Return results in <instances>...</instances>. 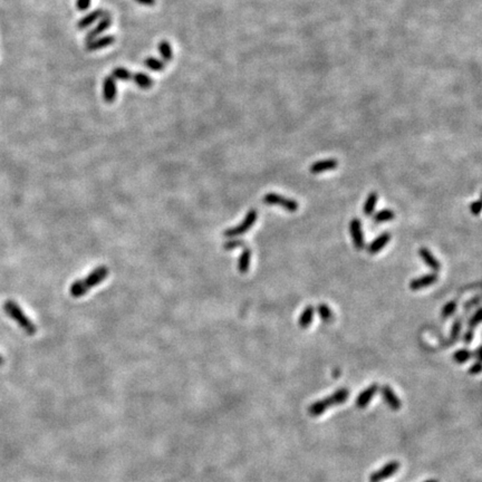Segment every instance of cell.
Here are the masks:
<instances>
[{
  "label": "cell",
  "instance_id": "1",
  "mask_svg": "<svg viewBox=\"0 0 482 482\" xmlns=\"http://www.w3.org/2000/svg\"><path fill=\"white\" fill-rule=\"evenodd\" d=\"M349 396V391L346 389L337 390L333 395H330L324 400H319L314 404H311L308 408V413L311 416H318L322 415L323 413L326 412L327 409L331 406L343 404Z\"/></svg>",
  "mask_w": 482,
  "mask_h": 482
},
{
  "label": "cell",
  "instance_id": "2",
  "mask_svg": "<svg viewBox=\"0 0 482 482\" xmlns=\"http://www.w3.org/2000/svg\"><path fill=\"white\" fill-rule=\"evenodd\" d=\"M4 309L6 311V314L10 316L18 325H19L25 333L28 335L36 334L37 327L35 326L34 323L24 314L23 309L15 302H12V300H7V302H6L4 305Z\"/></svg>",
  "mask_w": 482,
  "mask_h": 482
},
{
  "label": "cell",
  "instance_id": "3",
  "mask_svg": "<svg viewBox=\"0 0 482 482\" xmlns=\"http://www.w3.org/2000/svg\"><path fill=\"white\" fill-rule=\"evenodd\" d=\"M266 204H271V205H279L281 208L286 209L289 212H296L298 210V202L295 201V200L285 198L280 195H277V193H267L265 195L264 199H262Z\"/></svg>",
  "mask_w": 482,
  "mask_h": 482
},
{
  "label": "cell",
  "instance_id": "4",
  "mask_svg": "<svg viewBox=\"0 0 482 482\" xmlns=\"http://www.w3.org/2000/svg\"><path fill=\"white\" fill-rule=\"evenodd\" d=\"M257 216H258V214H257L256 210H254V209L249 210L246 218L243 219V221L239 224V226L226 230V231H224V236L228 237V238H234V237L245 235L248 230H250L253 228V226H254L256 220H257Z\"/></svg>",
  "mask_w": 482,
  "mask_h": 482
},
{
  "label": "cell",
  "instance_id": "5",
  "mask_svg": "<svg viewBox=\"0 0 482 482\" xmlns=\"http://www.w3.org/2000/svg\"><path fill=\"white\" fill-rule=\"evenodd\" d=\"M109 273H110V270H109L108 267H105V266L97 267V268L94 269V270L85 279L80 280V283L83 284V286L86 288L87 290H90V289H92L93 287H95V286L101 284L102 281L106 277H108Z\"/></svg>",
  "mask_w": 482,
  "mask_h": 482
},
{
  "label": "cell",
  "instance_id": "6",
  "mask_svg": "<svg viewBox=\"0 0 482 482\" xmlns=\"http://www.w3.org/2000/svg\"><path fill=\"white\" fill-rule=\"evenodd\" d=\"M399 468H400V463L397 461L389 462L386 466L380 469L379 471L373 472L371 474V477H369V480H371V482H380L382 480H385L395 474L396 471L399 470Z\"/></svg>",
  "mask_w": 482,
  "mask_h": 482
},
{
  "label": "cell",
  "instance_id": "7",
  "mask_svg": "<svg viewBox=\"0 0 482 482\" xmlns=\"http://www.w3.org/2000/svg\"><path fill=\"white\" fill-rule=\"evenodd\" d=\"M349 231L350 236H352L354 247L359 250L364 247V237H363L362 223L360 219H353V220L350 221Z\"/></svg>",
  "mask_w": 482,
  "mask_h": 482
},
{
  "label": "cell",
  "instance_id": "8",
  "mask_svg": "<svg viewBox=\"0 0 482 482\" xmlns=\"http://www.w3.org/2000/svg\"><path fill=\"white\" fill-rule=\"evenodd\" d=\"M437 281V275L432 273V274H427L423 275L421 277H417L415 279H413L410 283V289L412 290H420L423 289V288H427L431 285H433L434 283Z\"/></svg>",
  "mask_w": 482,
  "mask_h": 482
},
{
  "label": "cell",
  "instance_id": "9",
  "mask_svg": "<svg viewBox=\"0 0 482 482\" xmlns=\"http://www.w3.org/2000/svg\"><path fill=\"white\" fill-rule=\"evenodd\" d=\"M103 95L106 103H113L115 101L117 95V86L116 80L113 76H108L104 79Z\"/></svg>",
  "mask_w": 482,
  "mask_h": 482
},
{
  "label": "cell",
  "instance_id": "10",
  "mask_svg": "<svg viewBox=\"0 0 482 482\" xmlns=\"http://www.w3.org/2000/svg\"><path fill=\"white\" fill-rule=\"evenodd\" d=\"M339 166V162L335 159H326V160H321L317 161L315 163H312L309 167V171L312 174H319L326 171L334 170Z\"/></svg>",
  "mask_w": 482,
  "mask_h": 482
},
{
  "label": "cell",
  "instance_id": "11",
  "mask_svg": "<svg viewBox=\"0 0 482 482\" xmlns=\"http://www.w3.org/2000/svg\"><path fill=\"white\" fill-rule=\"evenodd\" d=\"M111 25H112V17L110 14L108 15H104L102 17V20L98 23L97 26L94 28L93 30H91L89 34H87L86 36V41L89 43V41H92L96 38L97 36L101 35L102 33H104L105 30H108L110 27H111Z\"/></svg>",
  "mask_w": 482,
  "mask_h": 482
},
{
  "label": "cell",
  "instance_id": "12",
  "mask_svg": "<svg viewBox=\"0 0 482 482\" xmlns=\"http://www.w3.org/2000/svg\"><path fill=\"white\" fill-rule=\"evenodd\" d=\"M378 390H379L378 384H372L371 386H368L367 389L363 391L358 396V399H356V402H355L356 405H358L360 409L366 408V406L369 404V402H371L373 396L376 394Z\"/></svg>",
  "mask_w": 482,
  "mask_h": 482
},
{
  "label": "cell",
  "instance_id": "13",
  "mask_svg": "<svg viewBox=\"0 0 482 482\" xmlns=\"http://www.w3.org/2000/svg\"><path fill=\"white\" fill-rule=\"evenodd\" d=\"M381 393H382V396H383V399L385 400L386 404L389 405L392 410L396 411L401 409V406H402V404H401V401L389 385H385L382 387Z\"/></svg>",
  "mask_w": 482,
  "mask_h": 482
},
{
  "label": "cell",
  "instance_id": "14",
  "mask_svg": "<svg viewBox=\"0 0 482 482\" xmlns=\"http://www.w3.org/2000/svg\"><path fill=\"white\" fill-rule=\"evenodd\" d=\"M114 41H115V37L113 35H108V36L101 37V38H98V39H94L92 41H89L87 43L86 49L89 52H95V51H98V49H102V48L113 45Z\"/></svg>",
  "mask_w": 482,
  "mask_h": 482
},
{
  "label": "cell",
  "instance_id": "15",
  "mask_svg": "<svg viewBox=\"0 0 482 482\" xmlns=\"http://www.w3.org/2000/svg\"><path fill=\"white\" fill-rule=\"evenodd\" d=\"M390 240H391V235L389 233H384V234L380 235L376 238V239H374L371 242V245H369V247H368V253L371 255H375V254L380 253L382 249H383L384 247H386V245L389 243Z\"/></svg>",
  "mask_w": 482,
  "mask_h": 482
},
{
  "label": "cell",
  "instance_id": "16",
  "mask_svg": "<svg viewBox=\"0 0 482 482\" xmlns=\"http://www.w3.org/2000/svg\"><path fill=\"white\" fill-rule=\"evenodd\" d=\"M418 255L421 256L422 260L425 262V265H428L431 269H433L434 271L440 270V268H441L440 261L435 258L433 254H432L428 248H421L420 250H418Z\"/></svg>",
  "mask_w": 482,
  "mask_h": 482
},
{
  "label": "cell",
  "instance_id": "17",
  "mask_svg": "<svg viewBox=\"0 0 482 482\" xmlns=\"http://www.w3.org/2000/svg\"><path fill=\"white\" fill-rule=\"evenodd\" d=\"M104 15H105V12L101 8L94 10V11L90 12V14L87 16H85L84 18H82V19L78 22L77 26H78L79 29H85L87 27H90L94 22H96L98 19V18H102Z\"/></svg>",
  "mask_w": 482,
  "mask_h": 482
},
{
  "label": "cell",
  "instance_id": "18",
  "mask_svg": "<svg viewBox=\"0 0 482 482\" xmlns=\"http://www.w3.org/2000/svg\"><path fill=\"white\" fill-rule=\"evenodd\" d=\"M250 262H252V250L246 248L243 249V252L239 257V260H238V270H239V273H248L250 268Z\"/></svg>",
  "mask_w": 482,
  "mask_h": 482
},
{
  "label": "cell",
  "instance_id": "19",
  "mask_svg": "<svg viewBox=\"0 0 482 482\" xmlns=\"http://www.w3.org/2000/svg\"><path fill=\"white\" fill-rule=\"evenodd\" d=\"M378 200H379V196H378L376 192L369 193L368 197L365 200V202H364V206H363V212H364L365 216H372L373 215V212L375 210V206H376V204H378Z\"/></svg>",
  "mask_w": 482,
  "mask_h": 482
},
{
  "label": "cell",
  "instance_id": "20",
  "mask_svg": "<svg viewBox=\"0 0 482 482\" xmlns=\"http://www.w3.org/2000/svg\"><path fill=\"white\" fill-rule=\"evenodd\" d=\"M132 79L137 86L141 87V89L143 90H148L153 85V79L150 76H148L146 74H143V73L134 74L132 76Z\"/></svg>",
  "mask_w": 482,
  "mask_h": 482
},
{
  "label": "cell",
  "instance_id": "21",
  "mask_svg": "<svg viewBox=\"0 0 482 482\" xmlns=\"http://www.w3.org/2000/svg\"><path fill=\"white\" fill-rule=\"evenodd\" d=\"M314 307H312V306H307L299 317V326L302 328H307L311 324L312 318H314Z\"/></svg>",
  "mask_w": 482,
  "mask_h": 482
},
{
  "label": "cell",
  "instance_id": "22",
  "mask_svg": "<svg viewBox=\"0 0 482 482\" xmlns=\"http://www.w3.org/2000/svg\"><path fill=\"white\" fill-rule=\"evenodd\" d=\"M394 218H395V214H394V211H392L390 209H383V210L376 212V214L373 216V220L375 222L381 223V222L390 221Z\"/></svg>",
  "mask_w": 482,
  "mask_h": 482
},
{
  "label": "cell",
  "instance_id": "23",
  "mask_svg": "<svg viewBox=\"0 0 482 482\" xmlns=\"http://www.w3.org/2000/svg\"><path fill=\"white\" fill-rule=\"evenodd\" d=\"M159 52L165 61H170L173 58V52L171 45L167 41L163 40L159 44Z\"/></svg>",
  "mask_w": 482,
  "mask_h": 482
},
{
  "label": "cell",
  "instance_id": "24",
  "mask_svg": "<svg viewBox=\"0 0 482 482\" xmlns=\"http://www.w3.org/2000/svg\"><path fill=\"white\" fill-rule=\"evenodd\" d=\"M144 65L154 72H162L165 68L163 61H161L160 59L154 58V57L146 58L145 61H144Z\"/></svg>",
  "mask_w": 482,
  "mask_h": 482
},
{
  "label": "cell",
  "instance_id": "25",
  "mask_svg": "<svg viewBox=\"0 0 482 482\" xmlns=\"http://www.w3.org/2000/svg\"><path fill=\"white\" fill-rule=\"evenodd\" d=\"M471 356H472V353L470 352V350L459 349V350H456V352L453 354V360L456 363H459V364H463V363H466V362H468L469 360H470Z\"/></svg>",
  "mask_w": 482,
  "mask_h": 482
},
{
  "label": "cell",
  "instance_id": "26",
  "mask_svg": "<svg viewBox=\"0 0 482 482\" xmlns=\"http://www.w3.org/2000/svg\"><path fill=\"white\" fill-rule=\"evenodd\" d=\"M112 76H113L115 79L123 80V82H129L130 79H132V75H131V73L123 67L115 68L113 73H112Z\"/></svg>",
  "mask_w": 482,
  "mask_h": 482
},
{
  "label": "cell",
  "instance_id": "27",
  "mask_svg": "<svg viewBox=\"0 0 482 482\" xmlns=\"http://www.w3.org/2000/svg\"><path fill=\"white\" fill-rule=\"evenodd\" d=\"M456 308H458V304H456V302H454V300H452V302H449L448 304L443 306V308L441 310V317L443 319L451 317L455 312Z\"/></svg>",
  "mask_w": 482,
  "mask_h": 482
},
{
  "label": "cell",
  "instance_id": "28",
  "mask_svg": "<svg viewBox=\"0 0 482 482\" xmlns=\"http://www.w3.org/2000/svg\"><path fill=\"white\" fill-rule=\"evenodd\" d=\"M317 311H318L319 317H321L324 322L328 323L329 321H331V318H333V312H331L330 308L327 305L321 304L317 307Z\"/></svg>",
  "mask_w": 482,
  "mask_h": 482
},
{
  "label": "cell",
  "instance_id": "29",
  "mask_svg": "<svg viewBox=\"0 0 482 482\" xmlns=\"http://www.w3.org/2000/svg\"><path fill=\"white\" fill-rule=\"evenodd\" d=\"M461 326H462V323H461V319L458 318V319H455L453 325H452V328H451V341L454 342L458 340V337L460 335V331H461Z\"/></svg>",
  "mask_w": 482,
  "mask_h": 482
},
{
  "label": "cell",
  "instance_id": "30",
  "mask_svg": "<svg viewBox=\"0 0 482 482\" xmlns=\"http://www.w3.org/2000/svg\"><path fill=\"white\" fill-rule=\"evenodd\" d=\"M480 318H481V310L478 309L477 311L473 312V315L470 317V319H469V322H468L469 328L473 329L474 327H477L480 324Z\"/></svg>",
  "mask_w": 482,
  "mask_h": 482
},
{
  "label": "cell",
  "instance_id": "31",
  "mask_svg": "<svg viewBox=\"0 0 482 482\" xmlns=\"http://www.w3.org/2000/svg\"><path fill=\"white\" fill-rule=\"evenodd\" d=\"M243 245H245V243H243V241H241V240H230V241L224 243V249L231 250V249H235L236 247H240V246H243Z\"/></svg>",
  "mask_w": 482,
  "mask_h": 482
},
{
  "label": "cell",
  "instance_id": "32",
  "mask_svg": "<svg viewBox=\"0 0 482 482\" xmlns=\"http://www.w3.org/2000/svg\"><path fill=\"white\" fill-rule=\"evenodd\" d=\"M92 0H77V9L80 11H84L90 8Z\"/></svg>",
  "mask_w": 482,
  "mask_h": 482
},
{
  "label": "cell",
  "instance_id": "33",
  "mask_svg": "<svg viewBox=\"0 0 482 482\" xmlns=\"http://www.w3.org/2000/svg\"><path fill=\"white\" fill-rule=\"evenodd\" d=\"M470 211L471 214L474 216H478L481 211V202L480 201H474L470 204Z\"/></svg>",
  "mask_w": 482,
  "mask_h": 482
},
{
  "label": "cell",
  "instance_id": "34",
  "mask_svg": "<svg viewBox=\"0 0 482 482\" xmlns=\"http://www.w3.org/2000/svg\"><path fill=\"white\" fill-rule=\"evenodd\" d=\"M473 336H474V333H473V329L472 328H469L465 335H463V342H465L466 344H470L473 340Z\"/></svg>",
  "mask_w": 482,
  "mask_h": 482
},
{
  "label": "cell",
  "instance_id": "35",
  "mask_svg": "<svg viewBox=\"0 0 482 482\" xmlns=\"http://www.w3.org/2000/svg\"><path fill=\"white\" fill-rule=\"evenodd\" d=\"M479 303H480V297H479V296H477V297H475V298L471 299L470 302H468L467 304L463 305V308H466V309H470V308H472V307H473V306H477V305H479Z\"/></svg>",
  "mask_w": 482,
  "mask_h": 482
},
{
  "label": "cell",
  "instance_id": "36",
  "mask_svg": "<svg viewBox=\"0 0 482 482\" xmlns=\"http://www.w3.org/2000/svg\"><path fill=\"white\" fill-rule=\"evenodd\" d=\"M469 372H470V374H473V375L480 374V372H481L480 361H478L477 363H475V364H473V365L470 367V369H469Z\"/></svg>",
  "mask_w": 482,
  "mask_h": 482
},
{
  "label": "cell",
  "instance_id": "37",
  "mask_svg": "<svg viewBox=\"0 0 482 482\" xmlns=\"http://www.w3.org/2000/svg\"><path fill=\"white\" fill-rule=\"evenodd\" d=\"M136 2L144 6H153L155 4V0H136Z\"/></svg>",
  "mask_w": 482,
  "mask_h": 482
},
{
  "label": "cell",
  "instance_id": "38",
  "mask_svg": "<svg viewBox=\"0 0 482 482\" xmlns=\"http://www.w3.org/2000/svg\"><path fill=\"white\" fill-rule=\"evenodd\" d=\"M475 355H477L478 361H480V359H481V347H478L477 350H475Z\"/></svg>",
  "mask_w": 482,
  "mask_h": 482
},
{
  "label": "cell",
  "instance_id": "39",
  "mask_svg": "<svg viewBox=\"0 0 482 482\" xmlns=\"http://www.w3.org/2000/svg\"><path fill=\"white\" fill-rule=\"evenodd\" d=\"M4 364V359H3V356L0 355V365H3Z\"/></svg>",
  "mask_w": 482,
  "mask_h": 482
},
{
  "label": "cell",
  "instance_id": "40",
  "mask_svg": "<svg viewBox=\"0 0 482 482\" xmlns=\"http://www.w3.org/2000/svg\"><path fill=\"white\" fill-rule=\"evenodd\" d=\"M425 482H437L436 480H428V481H425Z\"/></svg>",
  "mask_w": 482,
  "mask_h": 482
}]
</instances>
